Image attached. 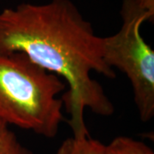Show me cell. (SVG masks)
<instances>
[{"label":"cell","mask_w":154,"mask_h":154,"mask_svg":"<svg viewBox=\"0 0 154 154\" xmlns=\"http://www.w3.org/2000/svg\"><path fill=\"white\" fill-rule=\"evenodd\" d=\"M0 51L27 55L46 71L63 78L62 96L73 134L88 132L84 111L109 116L115 107L93 72L115 79L104 59V37L96 35L70 0L22 4L0 12Z\"/></svg>","instance_id":"6da1fadb"},{"label":"cell","mask_w":154,"mask_h":154,"mask_svg":"<svg viewBox=\"0 0 154 154\" xmlns=\"http://www.w3.org/2000/svg\"><path fill=\"white\" fill-rule=\"evenodd\" d=\"M66 83L17 51H0V120L48 139L57 134Z\"/></svg>","instance_id":"7a4b0ae2"},{"label":"cell","mask_w":154,"mask_h":154,"mask_svg":"<svg viewBox=\"0 0 154 154\" xmlns=\"http://www.w3.org/2000/svg\"><path fill=\"white\" fill-rule=\"evenodd\" d=\"M121 28L104 37V59L112 69L124 73L131 83L140 118L154 116V51L140 33V27L153 18L138 0H122Z\"/></svg>","instance_id":"3957f363"},{"label":"cell","mask_w":154,"mask_h":154,"mask_svg":"<svg viewBox=\"0 0 154 154\" xmlns=\"http://www.w3.org/2000/svg\"><path fill=\"white\" fill-rule=\"evenodd\" d=\"M105 146L89 133L73 134L61 143L54 154H105Z\"/></svg>","instance_id":"277c9868"},{"label":"cell","mask_w":154,"mask_h":154,"mask_svg":"<svg viewBox=\"0 0 154 154\" xmlns=\"http://www.w3.org/2000/svg\"><path fill=\"white\" fill-rule=\"evenodd\" d=\"M105 154H154L152 149L140 140L117 136L105 146Z\"/></svg>","instance_id":"5b68a950"},{"label":"cell","mask_w":154,"mask_h":154,"mask_svg":"<svg viewBox=\"0 0 154 154\" xmlns=\"http://www.w3.org/2000/svg\"><path fill=\"white\" fill-rule=\"evenodd\" d=\"M0 154H33L23 146L10 126L0 120Z\"/></svg>","instance_id":"8992f818"},{"label":"cell","mask_w":154,"mask_h":154,"mask_svg":"<svg viewBox=\"0 0 154 154\" xmlns=\"http://www.w3.org/2000/svg\"><path fill=\"white\" fill-rule=\"evenodd\" d=\"M140 5L146 11L150 16L154 18V0H138Z\"/></svg>","instance_id":"52a82bcc"}]
</instances>
